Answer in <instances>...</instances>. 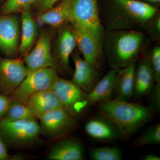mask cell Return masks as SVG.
<instances>
[{"label": "cell", "mask_w": 160, "mask_h": 160, "mask_svg": "<svg viewBox=\"0 0 160 160\" xmlns=\"http://www.w3.org/2000/svg\"><path fill=\"white\" fill-rule=\"evenodd\" d=\"M148 41L141 31L109 30L103 36L102 47L112 69H118L136 62Z\"/></svg>", "instance_id": "1"}, {"label": "cell", "mask_w": 160, "mask_h": 160, "mask_svg": "<svg viewBox=\"0 0 160 160\" xmlns=\"http://www.w3.org/2000/svg\"><path fill=\"white\" fill-rule=\"evenodd\" d=\"M98 108L102 116L112 123L125 138L133 135L148 122L153 112L149 106L114 99L99 103Z\"/></svg>", "instance_id": "2"}, {"label": "cell", "mask_w": 160, "mask_h": 160, "mask_svg": "<svg viewBox=\"0 0 160 160\" xmlns=\"http://www.w3.org/2000/svg\"><path fill=\"white\" fill-rule=\"evenodd\" d=\"M113 6L104 14L107 31L146 29L158 9L138 0H112Z\"/></svg>", "instance_id": "3"}, {"label": "cell", "mask_w": 160, "mask_h": 160, "mask_svg": "<svg viewBox=\"0 0 160 160\" xmlns=\"http://www.w3.org/2000/svg\"><path fill=\"white\" fill-rule=\"evenodd\" d=\"M59 78L54 68H43L29 72L11 94V99L25 103L35 93L52 89Z\"/></svg>", "instance_id": "4"}, {"label": "cell", "mask_w": 160, "mask_h": 160, "mask_svg": "<svg viewBox=\"0 0 160 160\" xmlns=\"http://www.w3.org/2000/svg\"><path fill=\"white\" fill-rule=\"evenodd\" d=\"M52 90L62 103L63 108L73 118L81 114L90 105L88 93L72 81L59 78Z\"/></svg>", "instance_id": "5"}, {"label": "cell", "mask_w": 160, "mask_h": 160, "mask_svg": "<svg viewBox=\"0 0 160 160\" xmlns=\"http://www.w3.org/2000/svg\"><path fill=\"white\" fill-rule=\"evenodd\" d=\"M78 46L84 59L97 68L102 66V37L93 30L76 23H71Z\"/></svg>", "instance_id": "6"}, {"label": "cell", "mask_w": 160, "mask_h": 160, "mask_svg": "<svg viewBox=\"0 0 160 160\" xmlns=\"http://www.w3.org/2000/svg\"><path fill=\"white\" fill-rule=\"evenodd\" d=\"M41 131V127L36 119L2 121L0 122V137L14 144L33 142Z\"/></svg>", "instance_id": "7"}, {"label": "cell", "mask_w": 160, "mask_h": 160, "mask_svg": "<svg viewBox=\"0 0 160 160\" xmlns=\"http://www.w3.org/2000/svg\"><path fill=\"white\" fill-rule=\"evenodd\" d=\"M29 72L20 59L0 58V92L9 95L13 93Z\"/></svg>", "instance_id": "8"}, {"label": "cell", "mask_w": 160, "mask_h": 160, "mask_svg": "<svg viewBox=\"0 0 160 160\" xmlns=\"http://www.w3.org/2000/svg\"><path fill=\"white\" fill-rule=\"evenodd\" d=\"M24 62L29 72L43 68L56 69L51 52V37L47 32H41L33 49L24 56Z\"/></svg>", "instance_id": "9"}, {"label": "cell", "mask_w": 160, "mask_h": 160, "mask_svg": "<svg viewBox=\"0 0 160 160\" xmlns=\"http://www.w3.org/2000/svg\"><path fill=\"white\" fill-rule=\"evenodd\" d=\"M70 23L89 28L103 37L98 0H75Z\"/></svg>", "instance_id": "10"}, {"label": "cell", "mask_w": 160, "mask_h": 160, "mask_svg": "<svg viewBox=\"0 0 160 160\" xmlns=\"http://www.w3.org/2000/svg\"><path fill=\"white\" fill-rule=\"evenodd\" d=\"M20 22L12 14L0 15V50L7 56H13L18 50Z\"/></svg>", "instance_id": "11"}, {"label": "cell", "mask_w": 160, "mask_h": 160, "mask_svg": "<svg viewBox=\"0 0 160 160\" xmlns=\"http://www.w3.org/2000/svg\"><path fill=\"white\" fill-rule=\"evenodd\" d=\"M38 118L41 130L51 137H56L69 132L76 124L74 118L64 108L48 112Z\"/></svg>", "instance_id": "12"}, {"label": "cell", "mask_w": 160, "mask_h": 160, "mask_svg": "<svg viewBox=\"0 0 160 160\" xmlns=\"http://www.w3.org/2000/svg\"><path fill=\"white\" fill-rule=\"evenodd\" d=\"M73 60L75 70L72 81L84 91L89 93L99 81V69L77 53L74 55Z\"/></svg>", "instance_id": "13"}, {"label": "cell", "mask_w": 160, "mask_h": 160, "mask_svg": "<svg viewBox=\"0 0 160 160\" xmlns=\"http://www.w3.org/2000/svg\"><path fill=\"white\" fill-rule=\"evenodd\" d=\"M36 118L54 109L63 108L57 96L52 89L35 93L25 103Z\"/></svg>", "instance_id": "14"}, {"label": "cell", "mask_w": 160, "mask_h": 160, "mask_svg": "<svg viewBox=\"0 0 160 160\" xmlns=\"http://www.w3.org/2000/svg\"><path fill=\"white\" fill-rule=\"evenodd\" d=\"M136 62L118 69L114 91V99L129 101L134 95Z\"/></svg>", "instance_id": "15"}, {"label": "cell", "mask_w": 160, "mask_h": 160, "mask_svg": "<svg viewBox=\"0 0 160 160\" xmlns=\"http://www.w3.org/2000/svg\"><path fill=\"white\" fill-rule=\"evenodd\" d=\"M155 82L154 74L149 60L146 57L142 58L136 67L133 96L136 98L146 96L152 91Z\"/></svg>", "instance_id": "16"}, {"label": "cell", "mask_w": 160, "mask_h": 160, "mask_svg": "<svg viewBox=\"0 0 160 160\" xmlns=\"http://www.w3.org/2000/svg\"><path fill=\"white\" fill-rule=\"evenodd\" d=\"M22 32L18 51L25 56L31 51L38 35V25L32 16L30 8L22 12Z\"/></svg>", "instance_id": "17"}, {"label": "cell", "mask_w": 160, "mask_h": 160, "mask_svg": "<svg viewBox=\"0 0 160 160\" xmlns=\"http://www.w3.org/2000/svg\"><path fill=\"white\" fill-rule=\"evenodd\" d=\"M85 130L90 137L100 141L116 139L122 137L116 127L103 117L89 120L85 125Z\"/></svg>", "instance_id": "18"}, {"label": "cell", "mask_w": 160, "mask_h": 160, "mask_svg": "<svg viewBox=\"0 0 160 160\" xmlns=\"http://www.w3.org/2000/svg\"><path fill=\"white\" fill-rule=\"evenodd\" d=\"M50 160H83L84 150L82 144L74 139L62 141L54 146L48 156Z\"/></svg>", "instance_id": "19"}, {"label": "cell", "mask_w": 160, "mask_h": 160, "mask_svg": "<svg viewBox=\"0 0 160 160\" xmlns=\"http://www.w3.org/2000/svg\"><path fill=\"white\" fill-rule=\"evenodd\" d=\"M75 0H62L55 7L40 14L44 24L57 27L67 22H71Z\"/></svg>", "instance_id": "20"}, {"label": "cell", "mask_w": 160, "mask_h": 160, "mask_svg": "<svg viewBox=\"0 0 160 160\" xmlns=\"http://www.w3.org/2000/svg\"><path fill=\"white\" fill-rule=\"evenodd\" d=\"M117 70L112 69L109 70L88 93V100L90 105L112 99Z\"/></svg>", "instance_id": "21"}, {"label": "cell", "mask_w": 160, "mask_h": 160, "mask_svg": "<svg viewBox=\"0 0 160 160\" xmlns=\"http://www.w3.org/2000/svg\"><path fill=\"white\" fill-rule=\"evenodd\" d=\"M76 46L72 29L65 28L61 30L58 38V55L60 64L64 69L69 68L70 57Z\"/></svg>", "instance_id": "22"}, {"label": "cell", "mask_w": 160, "mask_h": 160, "mask_svg": "<svg viewBox=\"0 0 160 160\" xmlns=\"http://www.w3.org/2000/svg\"><path fill=\"white\" fill-rule=\"evenodd\" d=\"M36 119L25 103L12 100L9 110L3 121H11Z\"/></svg>", "instance_id": "23"}, {"label": "cell", "mask_w": 160, "mask_h": 160, "mask_svg": "<svg viewBox=\"0 0 160 160\" xmlns=\"http://www.w3.org/2000/svg\"><path fill=\"white\" fill-rule=\"evenodd\" d=\"M160 144V124L158 123L147 129L138 138L136 146L142 147L146 145Z\"/></svg>", "instance_id": "24"}, {"label": "cell", "mask_w": 160, "mask_h": 160, "mask_svg": "<svg viewBox=\"0 0 160 160\" xmlns=\"http://www.w3.org/2000/svg\"><path fill=\"white\" fill-rule=\"evenodd\" d=\"M91 158L94 160H121L122 153L118 148L102 147L95 148L91 152Z\"/></svg>", "instance_id": "25"}, {"label": "cell", "mask_w": 160, "mask_h": 160, "mask_svg": "<svg viewBox=\"0 0 160 160\" xmlns=\"http://www.w3.org/2000/svg\"><path fill=\"white\" fill-rule=\"evenodd\" d=\"M37 0H6L2 8L3 14H13L29 9Z\"/></svg>", "instance_id": "26"}, {"label": "cell", "mask_w": 160, "mask_h": 160, "mask_svg": "<svg viewBox=\"0 0 160 160\" xmlns=\"http://www.w3.org/2000/svg\"><path fill=\"white\" fill-rule=\"evenodd\" d=\"M154 74L156 84L160 85V47L154 46L149 52V56L146 57Z\"/></svg>", "instance_id": "27"}, {"label": "cell", "mask_w": 160, "mask_h": 160, "mask_svg": "<svg viewBox=\"0 0 160 160\" xmlns=\"http://www.w3.org/2000/svg\"><path fill=\"white\" fill-rule=\"evenodd\" d=\"M146 29L152 40L158 41L160 40V17L158 12L149 21Z\"/></svg>", "instance_id": "28"}, {"label": "cell", "mask_w": 160, "mask_h": 160, "mask_svg": "<svg viewBox=\"0 0 160 160\" xmlns=\"http://www.w3.org/2000/svg\"><path fill=\"white\" fill-rule=\"evenodd\" d=\"M11 98L8 96L0 93V122L7 114L11 102Z\"/></svg>", "instance_id": "29"}, {"label": "cell", "mask_w": 160, "mask_h": 160, "mask_svg": "<svg viewBox=\"0 0 160 160\" xmlns=\"http://www.w3.org/2000/svg\"><path fill=\"white\" fill-rule=\"evenodd\" d=\"M60 0H37L34 5L37 7L40 14L49 10L54 7Z\"/></svg>", "instance_id": "30"}, {"label": "cell", "mask_w": 160, "mask_h": 160, "mask_svg": "<svg viewBox=\"0 0 160 160\" xmlns=\"http://www.w3.org/2000/svg\"><path fill=\"white\" fill-rule=\"evenodd\" d=\"M9 158V155L5 144L0 138V160H8Z\"/></svg>", "instance_id": "31"}, {"label": "cell", "mask_w": 160, "mask_h": 160, "mask_svg": "<svg viewBox=\"0 0 160 160\" xmlns=\"http://www.w3.org/2000/svg\"><path fill=\"white\" fill-rule=\"evenodd\" d=\"M143 159L145 160H160V158L158 156L154 154H148L144 157Z\"/></svg>", "instance_id": "32"}, {"label": "cell", "mask_w": 160, "mask_h": 160, "mask_svg": "<svg viewBox=\"0 0 160 160\" xmlns=\"http://www.w3.org/2000/svg\"><path fill=\"white\" fill-rule=\"evenodd\" d=\"M147 1L152 2L158 3V2H160V0H147Z\"/></svg>", "instance_id": "33"}]
</instances>
